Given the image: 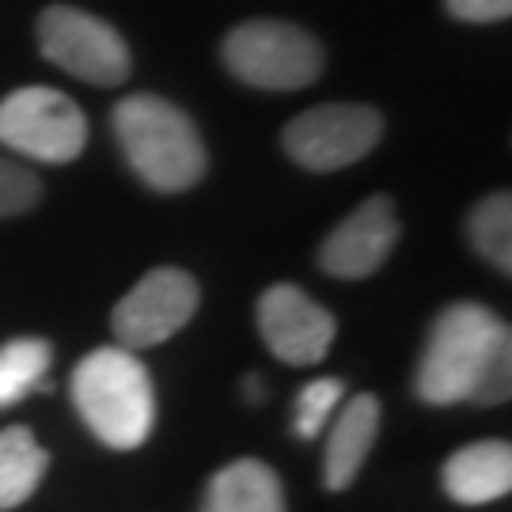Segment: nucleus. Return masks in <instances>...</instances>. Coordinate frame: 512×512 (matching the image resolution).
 <instances>
[{
    "label": "nucleus",
    "mask_w": 512,
    "mask_h": 512,
    "mask_svg": "<svg viewBox=\"0 0 512 512\" xmlns=\"http://www.w3.org/2000/svg\"><path fill=\"white\" fill-rule=\"evenodd\" d=\"M380 433V403L376 395H353L346 406H338V418L330 429L327 456H323V482L327 490H349L361 475L368 452Z\"/></svg>",
    "instance_id": "nucleus-11"
},
{
    "label": "nucleus",
    "mask_w": 512,
    "mask_h": 512,
    "mask_svg": "<svg viewBox=\"0 0 512 512\" xmlns=\"http://www.w3.org/2000/svg\"><path fill=\"white\" fill-rule=\"evenodd\" d=\"M0 145L38 164H69L88 145V118L57 88H19L0 99Z\"/></svg>",
    "instance_id": "nucleus-6"
},
{
    "label": "nucleus",
    "mask_w": 512,
    "mask_h": 512,
    "mask_svg": "<svg viewBox=\"0 0 512 512\" xmlns=\"http://www.w3.org/2000/svg\"><path fill=\"white\" fill-rule=\"evenodd\" d=\"M38 50L57 69L95 88H114L133 69L126 38L107 19L73 4H54L38 16Z\"/></svg>",
    "instance_id": "nucleus-5"
},
{
    "label": "nucleus",
    "mask_w": 512,
    "mask_h": 512,
    "mask_svg": "<svg viewBox=\"0 0 512 512\" xmlns=\"http://www.w3.org/2000/svg\"><path fill=\"white\" fill-rule=\"evenodd\" d=\"M50 342L42 338H12L0 346V410L19 403L27 391L46 380L50 368Z\"/></svg>",
    "instance_id": "nucleus-16"
},
{
    "label": "nucleus",
    "mask_w": 512,
    "mask_h": 512,
    "mask_svg": "<svg viewBox=\"0 0 512 512\" xmlns=\"http://www.w3.org/2000/svg\"><path fill=\"white\" fill-rule=\"evenodd\" d=\"M414 387L429 406L505 403L512 391L509 327L482 304L444 308L429 330Z\"/></svg>",
    "instance_id": "nucleus-1"
},
{
    "label": "nucleus",
    "mask_w": 512,
    "mask_h": 512,
    "mask_svg": "<svg viewBox=\"0 0 512 512\" xmlns=\"http://www.w3.org/2000/svg\"><path fill=\"white\" fill-rule=\"evenodd\" d=\"M38 198H42V183L35 179V171L0 156V220L35 209Z\"/></svg>",
    "instance_id": "nucleus-18"
},
{
    "label": "nucleus",
    "mask_w": 512,
    "mask_h": 512,
    "mask_svg": "<svg viewBox=\"0 0 512 512\" xmlns=\"http://www.w3.org/2000/svg\"><path fill=\"white\" fill-rule=\"evenodd\" d=\"M444 490L459 505H486L512 490V448L509 440H478L459 448L444 463Z\"/></svg>",
    "instance_id": "nucleus-12"
},
{
    "label": "nucleus",
    "mask_w": 512,
    "mask_h": 512,
    "mask_svg": "<svg viewBox=\"0 0 512 512\" xmlns=\"http://www.w3.org/2000/svg\"><path fill=\"white\" fill-rule=\"evenodd\" d=\"M247 399H262V384H258V376H247Z\"/></svg>",
    "instance_id": "nucleus-20"
},
{
    "label": "nucleus",
    "mask_w": 512,
    "mask_h": 512,
    "mask_svg": "<svg viewBox=\"0 0 512 512\" xmlns=\"http://www.w3.org/2000/svg\"><path fill=\"white\" fill-rule=\"evenodd\" d=\"M50 467V456L27 425H12L0 433V512L19 509L38 490Z\"/></svg>",
    "instance_id": "nucleus-14"
},
{
    "label": "nucleus",
    "mask_w": 512,
    "mask_h": 512,
    "mask_svg": "<svg viewBox=\"0 0 512 512\" xmlns=\"http://www.w3.org/2000/svg\"><path fill=\"white\" fill-rule=\"evenodd\" d=\"M444 8L459 23H501L512 16V0H444Z\"/></svg>",
    "instance_id": "nucleus-19"
},
{
    "label": "nucleus",
    "mask_w": 512,
    "mask_h": 512,
    "mask_svg": "<svg viewBox=\"0 0 512 512\" xmlns=\"http://www.w3.org/2000/svg\"><path fill=\"white\" fill-rule=\"evenodd\" d=\"M346 399V384L338 376H323V380H311L300 395H296V414H293V433L300 440H315L327 421L334 418V410Z\"/></svg>",
    "instance_id": "nucleus-17"
},
{
    "label": "nucleus",
    "mask_w": 512,
    "mask_h": 512,
    "mask_svg": "<svg viewBox=\"0 0 512 512\" xmlns=\"http://www.w3.org/2000/svg\"><path fill=\"white\" fill-rule=\"evenodd\" d=\"M399 243V213L387 194H372L349 213L319 247V266L330 277H357L376 274Z\"/></svg>",
    "instance_id": "nucleus-10"
},
{
    "label": "nucleus",
    "mask_w": 512,
    "mask_h": 512,
    "mask_svg": "<svg viewBox=\"0 0 512 512\" xmlns=\"http://www.w3.org/2000/svg\"><path fill=\"white\" fill-rule=\"evenodd\" d=\"M236 80L262 92H300L323 73V46L285 19H247L220 46Z\"/></svg>",
    "instance_id": "nucleus-4"
},
{
    "label": "nucleus",
    "mask_w": 512,
    "mask_h": 512,
    "mask_svg": "<svg viewBox=\"0 0 512 512\" xmlns=\"http://www.w3.org/2000/svg\"><path fill=\"white\" fill-rule=\"evenodd\" d=\"M114 137L129 167L160 194H183L205 175V148L190 114L160 95H129L114 107Z\"/></svg>",
    "instance_id": "nucleus-3"
},
{
    "label": "nucleus",
    "mask_w": 512,
    "mask_h": 512,
    "mask_svg": "<svg viewBox=\"0 0 512 512\" xmlns=\"http://www.w3.org/2000/svg\"><path fill=\"white\" fill-rule=\"evenodd\" d=\"M384 137V118L365 103H323L296 114L281 133V145L308 171H342L365 160Z\"/></svg>",
    "instance_id": "nucleus-7"
},
{
    "label": "nucleus",
    "mask_w": 512,
    "mask_h": 512,
    "mask_svg": "<svg viewBox=\"0 0 512 512\" xmlns=\"http://www.w3.org/2000/svg\"><path fill=\"white\" fill-rule=\"evenodd\" d=\"M73 403L107 448H141L156 425V391L141 357L126 346L92 349L73 372Z\"/></svg>",
    "instance_id": "nucleus-2"
},
{
    "label": "nucleus",
    "mask_w": 512,
    "mask_h": 512,
    "mask_svg": "<svg viewBox=\"0 0 512 512\" xmlns=\"http://www.w3.org/2000/svg\"><path fill=\"white\" fill-rule=\"evenodd\" d=\"M258 330L277 361L285 365H319L327 357L338 323L323 304H315L300 285H270L258 300Z\"/></svg>",
    "instance_id": "nucleus-9"
},
{
    "label": "nucleus",
    "mask_w": 512,
    "mask_h": 512,
    "mask_svg": "<svg viewBox=\"0 0 512 512\" xmlns=\"http://www.w3.org/2000/svg\"><path fill=\"white\" fill-rule=\"evenodd\" d=\"M198 304H202L198 281L179 266H160L118 300L110 327H114L118 346L137 353V349H152L175 338L194 319Z\"/></svg>",
    "instance_id": "nucleus-8"
},
{
    "label": "nucleus",
    "mask_w": 512,
    "mask_h": 512,
    "mask_svg": "<svg viewBox=\"0 0 512 512\" xmlns=\"http://www.w3.org/2000/svg\"><path fill=\"white\" fill-rule=\"evenodd\" d=\"M202 512H285V490L262 459H236L209 478Z\"/></svg>",
    "instance_id": "nucleus-13"
},
{
    "label": "nucleus",
    "mask_w": 512,
    "mask_h": 512,
    "mask_svg": "<svg viewBox=\"0 0 512 512\" xmlns=\"http://www.w3.org/2000/svg\"><path fill=\"white\" fill-rule=\"evenodd\" d=\"M467 236L475 243V251L501 274L512 270V202L505 190L486 194L467 217Z\"/></svg>",
    "instance_id": "nucleus-15"
}]
</instances>
